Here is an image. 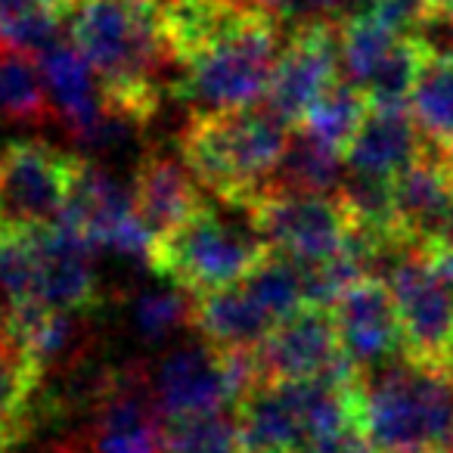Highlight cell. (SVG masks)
Masks as SVG:
<instances>
[{
  "instance_id": "6da1fadb",
  "label": "cell",
  "mask_w": 453,
  "mask_h": 453,
  "mask_svg": "<svg viewBox=\"0 0 453 453\" xmlns=\"http://www.w3.org/2000/svg\"><path fill=\"white\" fill-rule=\"evenodd\" d=\"M280 26L255 0H162V28L189 115L258 106L280 59Z\"/></svg>"
},
{
  "instance_id": "7a4b0ae2",
  "label": "cell",
  "mask_w": 453,
  "mask_h": 453,
  "mask_svg": "<svg viewBox=\"0 0 453 453\" xmlns=\"http://www.w3.org/2000/svg\"><path fill=\"white\" fill-rule=\"evenodd\" d=\"M69 38L81 47L112 109L150 125L174 69L162 28V0H78Z\"/></svg>"
},
{
  "instance_id": "3957f363",
  "label": "cell",
  "mask_w": 453,
  "mask_h": 453,
  "mask_svg": "<svg viewBox=\"0 0 453 453\" xmlns=\"http://www.w3.org/2000/svg\"><path fill=\"white\" fill-rule=\"evenodd\" d=\"M357 422L372 453H453V376L391 360L364 376Z\"/></svg>"
},
{
  "instance_id": "277c9868",
  "label": "cell",
  "mask_w": 453,
  "mask_h": 453,
  "mask_svg": "<svg viewBox=\"0 0 453 453\" xmlns=\"http://www.w3.org/2000/svg\"><path fill=\"white\" fill-rule=\"evenodd\" d=\"M292 127L261 106L189 115L180 131V158L196 180L226 205L242 208L271 177Z\"/></svg>"
},
{
  "instance_id": "5b68a950",
  "label": "cell",
  "mask_w": 453,
  "mask_h": 453,
  "mask_svg": "<svg viewBox=\"0 0 453 453\" xmlns=\"http://www.w3.org/2000/svg\"><path fill=\"white\" fill-rule=\"evenodd\" d=\"M271 252L255 230L226 224L205 202L174 234L156 242L150 271L189 296H202L242 283Z\"/></svg>"
},
{
  "instance_id": "8992f818",
  "label": "cell",
  "mask_w": 453,
  "mask_h": 453,
  "mask_svg": "<svg viewBox=\"0 0 453 453\" xmlns=\"http://www.w3.org/2000/svg\"><path fill=\"white\" fill-rule=\"evenodd\" d=\"M158 413L187 416L234 410L240 397L258 382L255 351H224L211 342H193L168 351L150 370Z\"/></svg>"
},
{
  "instance_id": "52a82bcc",
  "label": "cell",
  "mask_w": 453,
  "mask_h": 453,
  "mask_svg": "<svg viewBox=\"0 0 453 453\" xmlns=\"http://www.w3.org/2000/svg\"><path fill=\"white\" fill-rule=\"evenodd\" d=\"M252 230L296 265H320L345 252L354 240V220L339 193H255L242 205Z\"/></svg>"
},
{
  "instance_id": "ba28073f",
  "label": "cell",
  "mask_w": 453,
  "mask_h": 453,
  "mask_svg": "<svg viewBox=\"0 0 453 453\" xmlns=\"http://www.w3.org/2000/svg\"><path fill=\"white\" fill-rule=\"evenodd\" d=\"M78 434L90 453L162 450V413L152 397L150 370L143 364L103 370L90 388V422Z\"/></svg>"
},
{
  "instance_id": "9c48e42d",
  "label": "cell",
  "mask_w": 453,
  "mask_h": 453,
  "mask_svg": "<svg viewBox=\"0 0 453 453\" xmlns=\"http://www.w3.org/2000/svg\"><path fill=\"white\" fill-rule=\"evenodd\" d=\"M403 333V357L453 376V296L419 252H397L388 271Z\"/></svg>"
},
{
  "instance_id": "30bf717a",
  "label": "cell",
  "mask_w": 453,
  "mask_h": 453,
  "mask_svg": "<svg viewBox=\"0 0 453 453\" xmlns=\"http://www.w3.org/2000/svg\"><path fill=\"white\" fill-rule=\"evenodd\" d=\"M258 382H302V379H335L348 382L364 372L345 357L335 335L329 308L304 304L280 320L255 348Z\"/></svg>"
},
{
  "instance_id": "8fae6325",
  "label": "cell",
  "mask_w": 453,
  "mask_h": 453,
  "mask_svg": "<svg viewBox=\"0 0 453 453\" xmlns=\"http://www.w3.org/2000/svg\"><path fill=\"white\" fill-rule=\"evenodd\" d=\"M81 156L38 140L10 143L0 152V218L7 226L50 224L72 196Z\"/></svg>"
},
{
  "instance_id": "7c38bea8",
  "label": "cell",
  "mask_w": 453,
  "mask_h": 453,
  "mask_svg": "<svg viewBox=\"0 0 453 453\" xmlns=\"http://www.w3.org/2000/svg\"><path fill=\"white\" fill-rule=\"evenodd\" d=\"M345 357L360 372H376L403 357V333L391 286L379 273L354 280L329 304Z\"/></svg>"
},
{
  "instance_id": "4fadbf2b",
  "label": "cell",
  "mask_w": 453,
  "mask_h": 453,
  "mask_svg": "<svg viewBox=\"0 0 453 453\" xmlns=\"http://www.w3.org/2000/svg\"><path fill=\"white\" fill-rule=\"evenodd\" d=\"M339 19H320L296 26L289 44L280 50L265 106L283 125L296 127L311 103L339 78Z\"/></svg>"
},
{
  "instance_id": "5bb4252c",
  "label": "cell",
  "mask_w": 453,
  "mask_h": 453,
  "mask_svg": "<svg viewBox=\"0 0 453 453\" xmlns=\"http://www.w3.org/2000/svg\"><path fill=\"white\" fill-rule=\"evenodd\" d=\"M403 252H426L453 236V162L428 143L391 180Z\"/></svg>"
},
{
  "instance_id": "9a60e30c",
  "label": "cell",
  "mask_w": 453,
  "mask_h": 453,
  "mask_svg": "<svg viewBox=\"0 0 453 453\" xmlns=\"http://www.w3.org/2000/svg\"><path fill=\"white\" fill-rule=\"evenodd\" d=\"M35 249H38V280L35 302L53 311L84 314L100 304V286L94 273V249L65 220L35 224Z\"/></svg>"
},
{
  "instance_id": "2e32d148",
  "label": "cell",
  "mask_w": 453,
  "mask_h": 453,
  "mask_svg": "<svg viewBox=\"0 0 453 453\" xmlns=\"http://www.w3.org/2000/svg\"><path fill=\"white\" fill-rule=\"evenodd\" d=\"M35 59H38L53 115L84 146L106 115V96H103L100 81L94 78V65L88 63L81 47L72 38H59Z\"/></svg>"
},
{
  "instance_id": "e0dca14e",
  "label": "cell",
  "mask_w": 453,
  "mask_h": 453,
  "mask_svg": "<svg viewBox=\"0 0 453 453\" xmlns=\"http://www.w3.org/2000/svg\"><path fill=\"white\" fill-rule=\"evenodd\" d=\"M199 187L202 183L196 180L189 165L171 152L152 150L140 158L131 187L134 211L143 220L146 230L156 236V242L174 234L189 214L205 205Z\"/></svg>"
},
{
  "instance_id": "ac0fdd59",
  "label": "cell",
  "mask_w": 453,
  "mask_h": 453,
  "mask_svg": "<svg viewBox=\"0 0 453 453\" xmlns=\"http://www.w3.org/2000/svg\"><path fill=\"white\" fill-rule=\"evenodd\" d=\"M426 146L428 140L410 109L370 106L357 134L345 146V171L395 180Z\"/></svg>"
},
{
  "instance_id": "d6986e66",
  "label": "cell",
  "mask_w": 453,
  "mask_h": 453,
  "mask_svg": "<svg viewBox=\"0 0 453 453\" xmlns=\"http://www.w3.org/2000/svg\"><path fill=\"white\" fill-rule=\"evenodd\" d=\"M242 453H304L302 403L292 382H255L236 403Z\"/></svg>"
},
{
  "instance_id": "ffe728a7",
  "label": "cell",
  "mask_w": 453,
  "mask_h": 453,
  "mask_svg": "<svg viewBox=\"0 0 453 453\" xmlns=\"http://www.w3.org/2000/svg\"><path fill=\"white\" fill-rule=\"evenodd\" d=\"M273 326L277 320L246 289V283L193 296L189 329L224 351H255Z\"/></svg>"
},
{
  "instance_id": "44dd1931",
  "label": "cell",
  "mask_w": 453,
  "mask_h": 453,
  "mask_svg": "<svg viewBox=\"0 0 453 453\" xmlns=\"http://www.w3.org/2000/svg\"><path fill=\"white\" fill-rule=\"evenodd\" d=\"M345 180V156L333 146L320 143L302 127H292L280 162L261 189L267 193H317L335 196ZM258 189V193H261Z\"/></svg>"
},
{
  "instance_id": "7402d4cb",
  "label": "cell",
  "mask_w": 453,
  "mask_h": 453,
  "mask_svg": "<svg viewBox=\"0 0 453 453\" xmlns=\"http://www.w3.org/2000/svg\"><path fill=\"white\" fill-rule=\"evenodd\" d=\"M41 382H44L41 370L32 364L28 351L10 333L7 320L0 314V450L28 434Z\"/></svg>"
},
{
  "instance_id": "603a6c76",
  "label": "cell",
  "mask_w": 453,
  "mask_h": 453,
  "mask_svg": "<svg viewBox=\"0 0 453 453\" xmlns=\"http://www.w3.org/2000/svg\"><path fill=\"white\" fill-rule=\"evenodd\" d=\"M410 112L428 143L444 152L453 150V50H438L432 44L410 96Z\"/></svg>"
},
{
  "instance_id": "cb8c5ba5",
  "label": "cell",
  "mask_w": 453,
  "mask_h": 453,
  "mask_svg": "<svg viewBox=\"0 0 453 453\" xmlns=\"http://www.w3.org/2000/svg\"><path fill=\"white\" fill-rule=\"evenodd\" d=\"M72 16L65 0H0V44L16 53L38 57L63 35V22Z\"/></svg>"
},
{
  "instance_id": "d4e9b609",
  "label": "cell",
  "mask_w": 453,
  "mask_h": 453,
  "mask_svg": "<svg viewBox=\"0 0 453 453\" xmlns=\"http://www.w3.org/2000/svg\"><path fill=\"white\" fill-rule=\"evenodd\" d=\"M370 112V100L366 94L348 78H335L304 112V119L296 127L308 131L311 137H317L320 143L333 146L345 156V146L351 143V137L357 134L364 115Z\"/></svg>"
},
{
  "instance_id": "484cf974",
  "label": "cell",
  "mask_w": 453,
  "mask_h": 453,
  "mask_svg": "<svg viewBox=\"0 0 453 453\" xmlns=\"http://www.w3.org/2000/svg\"><path fill=\"white\" fill-rule=\"evenodd\" d=\"M158 453H242L240 419L234 410L165 416Z\"/></svg>"
},
{
  "instance_id": "4316f807",
  "label": "cell",
  "mask_w": 453,
  "mask_h": 453,
  "mask_svg": "<svg viewBox=\"0 0 453 453\" xmlns=\"http://www.w3.org/2000/svg\"><path fill=\"white\" fill-rule=\"evenodd\" d=\"M401 35L395 28L385 26L379 16H372L370 10L357 16H348L342 22L339 32V72L342 78L354 81L357 88H364L366 78L376 72V65L388 57V50L395 47V41Z\"/></svg>"
},
{
  "instance_id": "83f0119b",
  "label": "cell",
  "mask_w": 453,
  "mask_h": 453,
  "mask_svg": "<svg viewBox=\"0 0 453 453\" xmlns=\"http://www.w3.org/2000/svg\"><path fill=\"white\" fill-rule=\"evenodd\" d=\"M0 115L22 125H41L53 115L44 78L32 53L10 50L0 65Z\"/></svg>"
},
{
  "instance_id": "f1b7e54d",
  "label": "cell",
  "mask_w": 453,
  "mask_h": 453,
  "mask_svg": "<svg viewBox=\"0 0 453 453\" xmlns=\"http://www.w3.org/2000/svg\"><path fill=\"white\" fill-rule=\"evenodd\" d=\"M246 289L271 311L273 320H286L296 311H302L308 304V296H304V277L302 267L296 265L292 258L280 252H271L246 280Z\"/></svg>"
},
{
  "instance_id": "f546056e",
  "label": "cell",
  "mask_w": 453,
  "mask_h": 453,
  "mask_svg": "<svg viewBox=\"0 0 453 453\" xmlns=\"http://www.w3.org/2000/svg\"><path fill=\"white\" fill-rule=\"evenodd\" d=\"M193 317V296L183 289H146L134 298L131 320L134 329L146 342H162L174 335L177 329L189 326Z\"/></svg>"
},
{
  "instance_id": "4dcf8cb0",
  "label": "cell",
  "mask_w": 453,
  "mask_h": 453,
  "mask_svg": "<svg viewBox=\"0 0 453 453\" xmlns=\"http://www.w3.org/2000/svg\"><path fill=\"white\" fill-rule=\"evenodd\" d=\"M35 280H38V249H35L32 226H7L0 242V292L13 302H35Z\"/></svg>"
},
{
  "instance_id": "1f68e13d",
  "label": "cell",
  "mask_w": 453,
  "mask_h": 453,
  "mask_svg": "<svg viewBox=\"0 0 453 453\" xmlns=\"http://www.w3.org/2000/svg\"><path fill=\"white\" fill-rule=\"evenodd\" d=\"M370 13L397 35H422V28L432 22V4L428 0H370Z\"/></svg>"
},
{
  "instance_id": "d6a6232c",
  "label": "cell",
  "mask_w": 453,
  "mask_h": 453,
  "mask_svg": "<svg viewBox=\"0 0 453 453\" xmlns=\"http://www.w3.org/2000/svg\"><path fill=\"white\" fill-rule=\"evenodd\" d=\"M258 7H265L277 22L304 26V22L339 19L345 0H258Z\"/></svg>"
},
{
  "instance_id": "836d02e7",
  "label": "cell",
  "mask_w": 453,
  "mask_h": 453,
  "mask_svg": "<svg viewBox=\"0 0 453 453\" xmlns=\"http://www.w3.org/2000/svg\"><path fill=\"white\" fill-rule=\"evenodd\" d=\"M419 255L428 261V267H432L447 286H453V236L444 242H438V246L426 249V252H419Z\"/></svg>"
},
{
  "instance_id": "e575fe53",
  "label": "cell",
  "mask_w": 453,
  "mask_h": 453,
  "mask_svg": "<svg viewBox=\"0 0 453 453\" xmlns=\"http://www.w3.org/2000/svg\"><path fill=\"white\" fill-rule=\"evenodd\" d=\"M50 453H90L88 444L81 441V434H72V438L59 441V444L50 447Z\"/></svg>"
},
{
  "instance_id": "d590c367",
  "label": "cell",
  "mask_w": 453,
  "mask_h": 453,
  "mask_svg": "<svg viewBox=\"0 0 453 453\" xmlns=\"http://www.w3.org/2000/svg\"><path fill=\"white\" fill-rule=\"evenodd\" d=\"M0 453H35V450H28V447H26V438H22V441H13V444H7ZM47 453H50V450H47Z\"/></svg>"
},
{
  "instance_id": "8d00e7d4",
  "label": "cell",
  "mask_w": 453,
  "mask_h": 453,
  "mask_svg": "<svg viewBox=\"0 0 453 453\" xmlns=\"http://www.w3.org/2000/svg\"><path fill=\"white\" fill-rule=\"evenodd\" d=\"M428 4H432V19H434V16H438L441 10H444L447 4H450V0H428Z\"/></svg>"
},
{
  "instance_id": "74e56055",
  "label": "cell",
  "mask_w": 453,
  "mask_h": 453,
  "mask_svg": "<svg viewBox=\"0 0 453 453\" xmlns=\"http://www.w3.org/2000/svg\"><path fill=\"white\" fill-rule=\"evenodd\" d=\"M4 236H7V220L0 218V242H4Z\"/></svg>"
},
{
  "instance_id": "f35d334b",
  "label": "cell",
  "mask_w": 453,
  "mask_h": 453,
  "mask_svg": "<svg viewBox=\"0 0 453 453\" xmlns=\"http://www.w3.org/2000/svg\"><path fill=\"white\" fill-rule=\"evenodd\" d=\"M7 53H10V50H7V47L0 44V65H4V57H7Z\"/></svg>"
},
{
  "instance_id": "ab89813d",
  "label": "cell",
  "mask_w": 453,
  "mask_h": 453,
  "mask_svg": "<svg viewBox=\"0 0 453 453\" xmlns=\"http://www.w3.org/2000/svg\"><path fill=\"white\" fill-rule=\"evenodd\" d=\"M65 4H69V7H72V10H75V4H78V0H65Z\"/></svg>"
}]
</instances>
